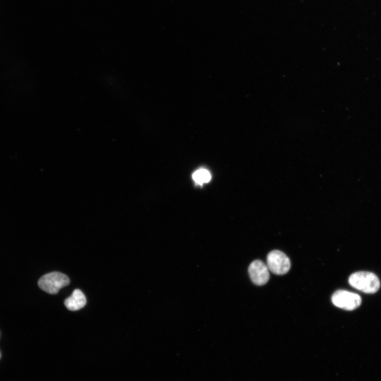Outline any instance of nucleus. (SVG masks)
<instances>
[{"instance_id":"1","label":"nucleus","mask_w":381,"mask_h":381,"mask_svg":"<svg viewBox=\"0 0 381 381\" xmlns=\"http://www.w3.org/2000/svg\"><path fill=\"white\" fill-rule=\"evenodd\" d=\"M349 281L352 287L366 293H374L380 288L378 278L371 272H356L350 276Z\"/></svg>"},{"instance_id":"2","label":"nucleus","mask_w":381,"mask_h":381,"mask_svg":"<svg viewBox=\"0 0 381 381\" xmlns=\"http://www.w3.org/2000/svg\"><path fill=\"white\" fill-rule=\"evenodd\" d=\"M70 280L67 275L58 272L46 274L38 281L39 288L45 292L56 294L59 290L69 285Z\"/></svg>"},{"instance_id":"3","label":"nucleus","mask_w":381,"mask_h":381,"mask_svg":"<svg viewBox=\"0 0 381 381\" xmlns=\"http://www.w3.org/2000/svg\"><path fill=\"white\" fill-rule=\"evenodd\" d=\"M331 301L335 306L350 311L358 308L362 303L359 295L345 290L335 292L331 297Z\"/></svg>"},{"instance_id":"4","label":"nucleus","mask_w":381,"mask_h":381,"mask_svg":"<svg viewBox=\"0 0 381 381\" xmlns=\"http://www.w3.org/2000/svg\"><path fill=\"white\" fill-rule=\"evenodd\" d=\"M267 265L268 269L276 275H284L291 268L289 258L284 253L278 250L273 251L268 254Z\"/></svg>"},{"instance_id":"5","label":"nucleus","mask_w":381,"mask_h":381,"mask_svg":"<svg viewBox=\"0 0 381 381\" xmlns=\"http://www.w3.org/2000/svg\"><path fill=\"white\" fill-rule=\"evenodd\" d=\"M248 273L253 284L261 286L266 285L270 279V274L268 267L262 261L256 260L253 262Z\"/></svg>"},{"instance_id":"6","label":"nucleus","mask_w":381,"mask_h":381,"mask_svg":"<svg viewBox=\"0 0 381 381\" xmlns=\"http://www.w3.org/2000/svg\"><path fill=\"white\" fill-rule=\"evenodd\" d=\"M66 308L71 311H77L84 308L87 304V299L80 290H75L71 296L65 300Z\"/></svg>"},{"instance_id":"7","label":"nucleus","mask_w":381,"mask_h":381,"mask_svg":"<svg viewBox=\"0 0 381 381\" xmlns=\"http://www.w3.org/2000/svg\"><path fill=\"white\" fill-rule=\"evenodd\" d=\"M192 177L195 183L199 185H203L204 184L208 183L211 179V175L208 170L203 169L195 171L193 173Z\"/></svg>"},{"instance_id":"8","label":"nucleus","mask_w":381,"mask_h":381,"mask_svg":"<svg viewBox=\"0 0 381 381\" xmlns=\"http://www.w3.org/2000/svg\"><path fill=\"white\" fill-rule=\"evenodd\" d=\"M0 358H1V353H0Z\"/></svg>"}]
</instances>
